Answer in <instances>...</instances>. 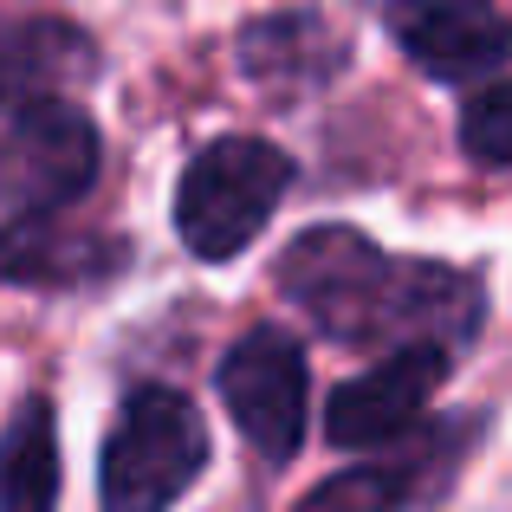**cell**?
Wrapping results in <instances>:
<instances>
[{
    "label": "cell",
    "instance_id": "6da1fadb",
    "mask_svg": "<svg viewBox=\"0 0 512 512\" xmlns=\"http://www.w3.org/2000/svg\"><path fill=\"white\" fill-rule=\"evenodd\" d=\"M279 292L312 318L325 338H467L474 331V279L448 266H396L357 227H312L279 253Z\"/></svg>",
    "mask_w": 512,
    "mask_h": 512
},
{
    "label": "cell",
    "instance_id": "7a4b0ae2",
    "mask_svg": "<svg viewBox=\"0 0 512 512\" xmlns=\"http://www.w3.org/2000/svg\"><path fill=\"white\" fill-rule=\"evenodd\" d=\"M292 182L286 150L260 137H214L175 182V234L201 260H234L247 240L273 221L279 195Z\"/></svg>",
    "mask_w": 512,
    "mask_h": 512
},
{
    "label": "cell",
    "instance_id": "3957f363",
    "mask_svg": "<svg viewBox=\"0 0 512 512\" xmlns=\"http://www.w3.org/2000/svg\"><path fill=\"white\" fill-rule=\"evenodd\" d=\"M201 461H208V428L188 409L182 389H137L117 415L111 441H104V467H98V493L111 512H156L169 500H182L195 487Z\"/></svg>",
    "mask_w": 512,
    "mask_h": 512
},
{
    "label": "cell",
    "instance_id": "277c9868",
    "mask_svg": "<svg viewBox=\"0 0 512 512\" xmlns=\"http://www.w3.org/2000/svg\"><path fill=\"white\" fill-rule=\"evenodd\" d=\"M305 396H312V370L305 350L286 325H253L247 338L227 350L221 363V402L247 448L266 467H286L305 441Z\"/></svg>",
    "mask_w": 512,
    "mask_h": 512
},
{
    "label": "cell",
    "instance_id": "5b68a950",
    "mask_svg": "<svg viewBox=\"0 0 512 512\" xmlns=\"http://www.w3.org/2000/svg\"><path fill=\"white\" fill-rule=\"evenodd\" d=\"M98 163H104V143L78 104L65 98L20 104L7 137H0V201L13 214L72 208L98 182Z\"/></svg>",
    "mask_w": 512,
    "mask_h": 512
},
{
    "label": "cell",
    "instance_id": "8992f818",
    "mask_svg": "<svg viewBox=\"0 0 512 512\" xmlns=\"http://www.w3.org/2000/svg\"><path fill=\"white\" fill-rule=\"evenodd\" d=\"M448 383V344L435 338H409L396 357H383L376 370H363L357 383H344L331 396L325 435L338 448H383V441H402L415 422L428 415V402Z\"/></svg>",
    "mask_w": 512,
    "mask_h": 512
},
{
    "label": "cell",
    "instance_id": "52a82bcc",
    "mask_svg": "<svg viewBox=\"0 0 512 512\" xmlns=\"http://www.w3.org/2000/svg\"><path fill=\"white\" fill-rule=\"evenodd\" d=\"M389 39L441 85H474L506 65V13L493 0H389Z\"/></svg>",
    "mask_w": 512,
    "mask_h": 512
},
{
    "label": "cell",
    "instance_id": "ba28073f",
    "mask_svg": "<svg viewBox=\"0 0 512 512\" xmlns=\"http://www.w3.org/2000/svg\"><path fill=\"white\" fill-rule=\"evenodd\" d=\"M124 260V240L98 227L59 221V208H33L13 227H0V279L7 286H85Z\"/></svg>",
    "mask_w": 512,
    "mask_h": 512
},
{
    "label": "cell",
    "instance_id": "9c48e42d",
    "mask_svg": "<svg viewBox=\"0 0 512 512\" xmlns=\"http://www.w3.org/2000/svg\"><path fill=\"white\" fill-rule=\"evenodd\" d=\"M98 72V46L72 20H7L0 26V111H20L39 98H65Z\"/></svg>",
    "mask_w": 512,
    "mask_h": 512
},
{
    "label": "cell",
    "instance_id": "30bf717a",
    "mask_svg": "<svg viewBox=\"0 0 512 512\" xmlns=\"http://www.w3.org/2000/svg\"><path fill=\"white\" fill-rule=\"evenodd\" d=\"M59 500V428L52 402H20L0 435V512H46Z\"/></svg>",
    "mask_w": 512,
    "mask_h": 512
},
{
    "label": "cell",
    "instance_id": "8fae6325",
    "mask_svg": "<svg viewBox=\"0 0 512 512\" xmlns=\"http://www.w3.org/2000/svg\"><path fill=\"white\" fill-rule=\"evenodd\" d=\"M318 33V20H305V13H292V20H273V26H253L247 33V72L266 78V85H312V78H325L331 65H338V46H318V52H299L305 39Z\"/></svg>",
    "mask_w": 512,
    "mask_h": 512
},
{
    "label": "cell",
    "instance_id": "7c38bea8",
    "mask_svg": "<svg viewBox=\"0 0 512 512\" xmlns=\"http://www.w3.org/2000/svg\"><path fill=\"white\" fill-rule=\"evenodd\" d=\"M461 143H467V156H474V163H487V169L512 163V85H506L500 72H487V85L467 98Z\"/></svg>",
    "mask_w": 512,
    "mask_h": 512
}]
</instances>
